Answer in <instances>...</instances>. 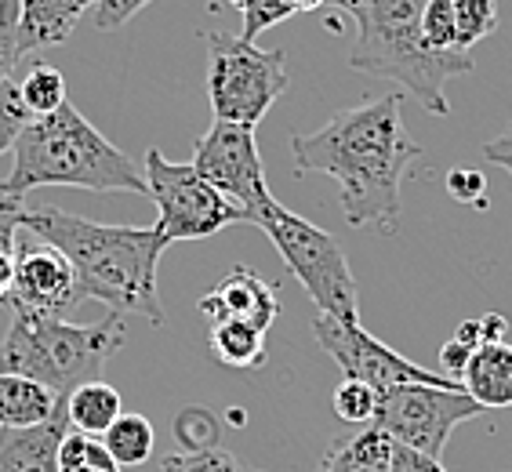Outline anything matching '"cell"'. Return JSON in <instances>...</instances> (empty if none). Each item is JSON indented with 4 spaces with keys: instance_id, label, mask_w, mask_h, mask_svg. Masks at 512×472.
Segmentation results:
<instances>
[{
    "instance_id": "cell-18",
    "label": "cell",
    "mask_w": 512,
    "mask_h": 472,
    "mask_svg": "<svg viewBox=\"0 0 512 472\" xmlns=\"http://www.w3.org/2000/svg\"><path fill=\"white\" fill-rule=\"evenodd\" d=\"M389 462H393V436L382 433L378 425H364L360 433L331 443L320 472H389Z\"/></svg>"
},
{
    "instance_id": "cell-26",
    "label": "cell",
    "mask_w": 512,
    "mask_h": 472,
    "mask_svg": "<svg viewBox=\"0 0 512 472\" xmlns=\"http://www.w3.org/2000/svg\"><path fill=\"white\" fill-rule=\"evenodd\" d=\"M378 389L371 385L356 382V378H342V385L335 389V414L342 418L345 425H375V414H378Z\"/></svg>"
},
{
    "instance_id": "cell-40",
    "label": "cell",
    "mask_w": 512,
    "mask_h": 472,
    "mask_svg": "<svg viewBox=\"0 0 512 472\" xmlns=\"http://www.w3.org/2000/svg\"><path fill=\"white\" fill-rule=\"evenodd\" d=\"M356 4H360V0H338V11H345V15H349V11H353Z\"/></svg>"
},
{
    "instance_id": "cell-6",
    "label": "cell",
    "mask_w": 512,
    "mask_h": 472,
    "mask_svg": "<svg viewBox=\"0 0 512 472\" xmlns=\"http://www.w3.org/2000/svg\"><path fill=\"white\" fill-rule=\"evenodd\" d=\"M258 229L273 240L284 266L324 316H335L342 324H360V291L349 269L342 244L327 229L313 226L309 218L287 211L280 200L258 215Z\"/></svg>"
},
{
    "instance_id": "cell-22",
    "label": "cell",
    "mask_w": 512,
    "mask_h": 472,
    "mask_svg": "<svg viewBox=\"0 0 512 472\" xmlns=\"http://www.w3.org/2000/svg\"><path fill=\"white\" fill-rule=\"evenodd\" d=\"M229 4L240 11V22H244L240 37L251 40V44H255V37H262V33L280 26L291 15L327 8V0H229Z\"/></svg>"
},
{
    "instance_id": "cell-38",
    "label": "cell",
    "mask_w": 512,
    "mask_h": 472,
    "mask_svg": "<svg viewBox=\"0 0 512 472\" xmlns=\"http://www.w3.org/2000/svg\"><path fill=\"white\" fill-rule=\"evenodd\" d=\"M483 157L494 160L498 168H505V171H509V175H512V149H494L491 142H487V146H483Z\"/></svg>"
},
{
    "instance_id": "cell-30",
    "label": "cell",
    "mask_w": 512,
    "mask_h": 472,
    "mask_svg": "<svg viewBox=\"0 0 512 472\" xmlns=\"http://www.w3.org/2000/svg\"><path fill=\"white\" fill-rule=\"evenodd\" d=\"M160 472H240L237 462L218 447H204V451H175L160 462Z\"/></svg>"
},
{
    "instance_id": "cell-2",
    "label": "cell",
    "mask_w": 512,
    "mask_h": 472,
    "mask_svg": "<svg viewBox=\"0 0 512 472\" xmlns=\"http://www.w3.org/2000/svg\"><path fill=\"white\" fill-rule=\"evenodd\" d=\"M22 226L66 255L77 273L80 298H95L113 313L146 316L153 327L164 324L157 266L171 244L157 226H102L51 204L26 207Z\"/></svg>"
},
{
    "instance_id": "cell-25",
    "label": "cell",
    "mask_w": 512,
    "mask_h": 472,
    "mask_svg": "<svg viewBox=\"0 0 512 472\" xmlns=\"http://www.w3.org/2000/svg\"><path fill=\"white\" fill-rule=\"evenodd\" d=\"M451 8L462 51H473L476 40H483L498 26V0H451Z\"/></svg>"
},
{
    "instance_id": "cell-11",
    "label": "cell",
    "mask_w": 512,
    "mask_h": 472,
    "mask_svg": "<svg viewBox=\"0 0 512 472\" xmlns=\"http://www.w3.org/2000/svg\"><path fill=\"white\" fill-rule=\"evenodd\" d=\"M313 335L345 378H356V382L371 385L378 393H389L400 385H458L447 374L418 367L414 360L400 356L396 349L378 342L375 335H367L360 324H342L335 316L320 313L313 320Z\"/></svg>"
},
{
    "instance_id": "cell-15",
    "label": "cell",
    "mask_w": 512,
    "mask_h": 472,
    "mask_svg": "<svg viewBox=\"0 0 512 472\" xmlns=\"http://www.w3.org/2000/svg\"><path fill=\"white\" fill-rule=\"evenodd\" d=\"M99 8V0H19V48L30 51L59 48L73 37L77 22Z\"/></svg>"
},
{
    "instance_id": "cell-34",
    "label": "cell",
    "mask_w": 512,
    "mask_h": 472,
    "mask_svg": "<svg viewBox=\"0 0 512 472\" xmlns=\"http://www.w3.org/2000/svg\"><path fill=\"white\" fill-rule=\"evenodd\" d=\"M447 193H451L458 204H476L487 207V178L480 168H454L447 175Z\"/></svg>"
},
{
    "instance_id": "cell-29",
    "label": "cell",
    "mask_w": 512,
    "mask_h": 472,
    "mask_svg": "<svg viewBox=\"0 0 512 472\" xmlns=\"http://www.w3.org/2000/svg\"><path fill=\"white\" fill-rule=\"evenodd\" d=\"M30 109L22 106V95H19V84H4L0 88V153H8V149H15V142H19V135L26 131V124H30Z\"/></svg>"
},
{
    "instance_id": "cell-5",
    "label": "cell",
    "mask_w": 512,
    "mask_h": 472,
    "mask_svg": "<svg viewBox=\"0 0 512 472\" xmlns=\"http://www.w3.org/2000/svg\"><path fill=\"white\" fill-rule=\"evenodd\" d=\"M124 345L117 313L95 324H69L59 316H37L11 309L8 335L0 338V374H22L55 396H69L77 385L95 382Z\"/></svg>"
},
{
    "instance_id": "cell-4",
    "label": "cell",
    "mask_w": 512,
    "mask_h": 472,
    "mask_svg": "<svg viewBox=\"0 0 512 472\" xmlns=\"http://www.w3.org/2000/svg\"><path fill=\"white\" fill-rule=\"evenodd\" d=\"M425 0H360L349 15L356 22V44L349 66L371 77L396 80L433 117H447L451 102L444 84L473 73V51H433L422 40Z\"/></svg>"
},
{
    "instance_id": "cell-20",
    "label": "cell",
    "mask_w": 512,
    "mask_h": 472,
    "mask_svg": "<svg viewBox=\"0 0 512 472\" xmlns=\"http://www.w3.org/2000/svg\"><path fill=\"white\" fill-rule=\"evenodd\" d=\"M207 345H211V353L218 356V364H226V367L266 364V331L255 324H240V320L211 324Z\"/></svg>"
},
{
    "instance_id": "cell-9",
    "label": "cell",
    "mask_w": 512,
    "mask_h": 472,
    "mask_svg": "<svg viewBox=\"0 0 512 472\" xmlns=\"http://www.w3.org/2000/svg\"><path fill=\"white\" fill-rule=\"evenodd\" d=\"M476 414L483 407L465 393V385H400L378 396L375 425L396 443L440 458L454 429Z\"/></svg>"
},
{
    "instance_id": "cell-24",
    "label": "cell",
    "mask_w": 512,
    "mask_h": 472,
    "mask_svg": "<svg viewBox=\"0 0 512 472\" xmlns=\"http://www.w3.org/2000/svg\"><path fill=\"white\" fill-rule=\"evenodd\" d=\"M59 472H120V465L113 462L106 443L73 429L59 447Z\"/></svg>"
},
{
    "instance_id": "cell-19",
    "label": "cell",
    "mask_w": 512,
    "mask_h": 472,
    "mask_svg": "<svg viewBox=\"0 0 512 472\" xmlns=\"http://www.w3.org/2000/svg\"><path fill=\"white\" fill-rule=\"evenodd\" d=\"M120 393L109 382L95 378V382L77 385L73 393L66 396V418L69 425L84 436H106L113 429V422L120 418Z\"/></svg>"
},
{
    "instance_id": "cell-7",
    "label": "cell",
    "mask_w": 512,
    "mask_h": 472,
    "mask_svg": "<svg viewBox=\"0 0 512 472\" xmlns=\"http://www.w3.org/2000/svg\"><path fill=\"white\" fill-rule=\"evenodd\" d=\"M207 99L215 109V120L258 128L273 102L291 84L287 55L280 48L262 51L258 44L233 33H207Z\"/></svg>"
},
{
    "instance_id": "cell-16",
    "label": "cell",
    "mask_w": 512,
    "mask_h": 472,
    "mask_svg": "<svg viewBox=\"0 0 512 472\" xmlns=\"http://www.w3.org/2000/svg\"><path fill=\"white\" fill-rule=\"evenodd\" d=\"M462 385L483 411L512 407V345L505 338L480 345L473 360H469V367H465Z\"/></svg>"
},
{
    "instance_id": "cell-8",
    "label": "cell",
    "mask_w": 512,
    "mask_h": 472,
    "mask_svg": "<svg viewBox=\"0 0 512 472\" xmlns=\"http://www.w3.org/2000/svg\"><path fill=\"white\" fill-rule=\"evenodd\" d=\"M146 197L157 204V229L168 244L182 240H207L229 226H247V211L218 193L193 164H175L160 149L146 153Z\"/></svg>"
},
{
    "instance_id": "cell-28",
    "label": "cell",
    "mask_w": 512,
    "mask_h": 472,
    "mask_svg": "<svg viewBox=\"0 0 512 472\" xmlns=\"http://www.w3.org/2000/svg\"><path fill=\"white\" fill-rule=\"evenodd\" d=\"M19 62V0H0V88L11 80Z\"/></svg>"
},
{
    "instance_id": "cell-31",
    "label": "cell",
    "mask_w": 512,
    "mask_h": 472,
    "mask_svg": "<svg viewBox=\"0 0 512 472\" xmlns=\"http://www.w3.org/2000/svg\"><path fill=\"white\" fill-rule=\"evenodd\" d=\"M175 433L186 451H204V447H215V440H218L215 418L207 411H197V407L182 411V418L175 422Z\"/></svg>"
},
{
    "instance_id": "cell-17",
    "label": "cell",
    "mask_w": 512,
    "mask_h": 472,
    "mask_svg": "<svg viewBox=\"0 0 512 472\" xmlns=\"http://www.w3.org/2000/svg\"><path fill=\"white\" fill-rule=\"evenodd\" d=\"M62 396L22 374H0V429H33L48 422Z\"/></svg>"
},
{
    "instance_id": "cell-12",
    "label": "cell",
    "mask_w": 512,
    "mask_h": 472,
    "mask_svg": "<svg viewBox=\"0 0 512 472\" xmlns=\"http://www.w3.org/2000/svg\"><path fill=\"white\" fill-rule=\"evenodd\" d=\"M4 302L11 309L37 316H59L66 320L73 309L80 305V287L77 273L66 262V255H59L55 247H19L15 255V280Z\"/></svg>"
},
{
    "instance_id": "cell-27",
    "label": "cell",
    "mask_w": 512,
    "mask_h": 472,
    "mask_svg": "<svg viewBox=\"0 0 512 472\" xmlns=\"http://www.w3.org/2000/svg\"><path fill=\"white\" fill-rule=\"evenodd\" d=\"M422 40L433 51H462V48H458V26H454L451 0H425V8H422Z\"/></svg>"
},
{
    "instance_id": "cell-3",
    "label": "cell",
    "mask_w": 512,
    "mask_h": 472,
    "mask_svg": "<svg viewBox=\"0 0 512 472\" xmlns=\"http://www.w3.org/2000/svg\"><path fill=\"white\" fill-rule=\"evenodd\" d=\"M0 186L26 197L30 189L77 186L91 193H138L146 197V175L135 160L117 149L77 106L33 117L11 149V171Z\"/></svg>"
},
{
    "instance_id": "cell-21",
    "label": "cell",
    "mask_w": 512,
    "mask_h": 472,
    "mask_svg": "<svg viewBox=\"0 0 512 472\" xmlns=\"http://www.w3.org/2000/svg\"><path fill=\"white\" fill-rule=\"evenodd\" d=\"M106 451L113 454V462L120 469L128 465H146L153 458V447H157V433H153V422L142 418V414H120L113 429L102 436Z\"/></svg>"
},
{
    "instance_id": "cell-13",
    "label": "cell",
    "mask_w": 512,
    "mask_h": 472,
    "mask_svg": "<svg viewBox=\"0 0 512 472\" xmlns=\"http://www.w3.org/2000/svg\"><path fill=\"white\" fill-rule=\"evenodd\" d=\"M197 309L211 324L240 320V324H255L262 331H269L276 313H280V298H276V287L269 280H262L251 266H233L200 298Z\"/></svg>"
},
{
    "instance_id": "cell-23",
    "label": "cell",
    "mask_w": 512,
    "mask_h": 472,
    "mask_svg": "<svg viewBox=\"0 0 512 472\" xmlns=\"http://www.w3.org/2000/svg\"><path fill=\"white\" fill-rule=\"evenodd\" d=\"M22 106L30 109V117H48L66 106V77L55 66H33L26 80L19 84Z\"/></svg>"
},
{
    "instance_id": "cell-32",
    "label": "cell",
    "mask_w": 512,
    "mask_h": 472,
    "mask_svg": "<svg viewBox=\"0 0 512 472\" xmlns=\"http://www.w3.org/2000/svg\"><path fill=\"white\" fill-rule=\"evenodd\" d=\"M509 331V320L502 313H483L476 320H465L458 331H454V342H462L465 349H480L487 342H502V335Z\"/></svg>"
},
{
    "instance_id": "cell-33",
    "label": "cell",
    "mask_w": 512,
    "mask_h": 472,
    "mask_svg": "<svg viewBox=\"0 0 512 472\" xmlns=\"http://www.w3.org/2000/svg\"><path fill=\"white\" fill-rule=\"evenodd\" d=\"M26 218L22 197L0 186V255H19V229Z\"/></svg>"
},
{
    "instance_id": "cell-10",
    "label": "cell",
    "mask_w": 512,
    "mask_h": 472,
    "mask_svg": "<svg viewBox=\"0 0 512 472\" xmlns=\"http://www.w3.org/2000/svg\"><path fill=\"white\" fill-rule=\"evenodd\" d=\"M193 168L200 178H207L218 193L237 200L247 211V226H258V215L273 204V193L266 186V168L258 157L255 128H240L215 120L193 149Z\"/></svg>"
},
{
    "instance_id": "cell-39",
    "label": "cell",
    "mask_w": 512,
    "mask_h": 472,
    "mask_svg": "<svg viewBox=\"0 0 512 472\" xmlns=\"http://www.w3.org/2000/svg\"><path fill=\"white\" fill-rule=\"evenodd\" d=\"M491 146H494V149H512V128H509V131H505V135H502V138H494Z\"/></svg>"
},
{
    "instance_id": "cell-36",
    "label": "cell",
    "mask_w": 512,
    "mask_h": 472,
    "mask_svg": "<svg viewBox=\"0 0 512 472\" xmlns=\"http://www.w3.org/2000/svg\"><path fill=\"white\" fill-rule=\"evenodd\" d=\"M389 472H447L440 458L433 454H422L414 447H404V443L393 440V462H389Z\"/></svg>"
},
{
    "instance_id": "cell-35",
    "label": "cell",
    "mask_w": 512,
    "mask_h": 472,
    "mask_svg": "<svg viewBox=\"0 0 512 472\" xmlns=\"http://www.w3.org/2000/svg\"><path fill=\"white\" fill-rule=\"evenodd\" d=\"M153 4V0H99V8H95V26L99 30H120L124 22H131V15Z\"/></svg>"
},
{
    "instance_id": "cell-41",
    "label": "cell",
    "mask_w": 512,
    "mask_h": 472,
    "mask_svg": "<svg viewBox=\"0 0 512 472\" xmlns=\"http://www.w3.org/2000/svg\"><path fill=\"white\" fill-rule=\"evenodd\" d=\"M327 8H338V0H327Z\"/></svg>"
},
{
    "instance_id": "cell-14",
    "label": "cell",
    "mask_w": 512,
    "mask_h": 472,
    "mask_svg": "<svg viewBox=\"0 0 512 472\" xmlns=\"http://www.w3.org/2000/svg\"><path fill=\"white\" fill-rule=\"evenodd\" d=\"M69 433L66 396L48 422L33 429H0V472H59V447Z\"/></svg>"
},
{
    "instance_id": "cell-37",
    "label": "cell",
    "mask_w": 512,
    "mask_h": 472,
    "mask_svg": "<svg viewBox=\"0 0 512 472\" xmlns=\"http://www.w3.org/2000/svg\"><path fill=\"white\" fill-rule=\"evenodd\" d=\"M11 280H15V255H0V302L8 298Z\"/></svg>"
},
{
    "instance_id": "cell-1",
    "label": "cell",
    "mask_w": 512,
    "mask_h": 472,
    "mask_svg": "<svg viewBox=\"0 0 512 472\" xmlns=\"http://www.w3.org/2000/svg\"><path fill=\"white\" fill-rule=\"evenodd\" d=\"M298 175H331L342 193L349 226L393 229L400 218V186L422 146L404 131V95L367 99L342 109L324 128L291 138Z\"/></svg>"
}]
</instances>
